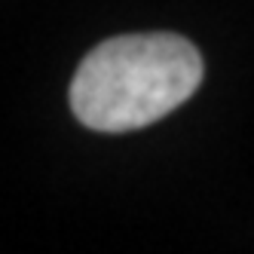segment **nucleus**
<instances>
[{
	"label": "nucleus",
	"mask_w": 254,
	"mask_h": 254,
	"mask_svg": "<svg viewBox=\"0 0 254 254\" xmlns=\"http://www.w3.org/2000/svg\"><path fill=\"white\" fill-rule=\"evenodd\" d=\"M202 74L199 49L181 34H120L80 62L70 80V111L92 132H135L178 111Z\"/></svg>",
	"instance_id": "f257e3e1"
}]
</instances>
